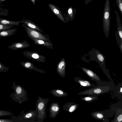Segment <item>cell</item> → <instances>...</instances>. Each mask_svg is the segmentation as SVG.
I'll use <instances>...</instances> for the list:
<instances>
[{
    "label": "cell",
    "instance_id": "1",
    "mask_svg": "<svg viewBox=\"0 0 122 122\" xmlns=\"http://www.w3.org/2000/svg\"><path fill=\"white\" fill-rule=\"evenodd\" d=\"M114 84L111 81H103L97 84V85L90 88L80 92L78 94L80 95H86L98 96L113 91L115 88Z\"/></svg>",
    "mask_w": 122,
    "mask_h": 122
},
{
    "label": "cell",
    "instance_id": "2",
    "mask_svg": "<svg viewBox=\"0 0 122 122\" xmlns=\"http://www.w3.org/2000/svg\"><path fill=\"white\" fill-rule=\"evenodd\" d=\"M11 86L14 92L10 94V97L14 101L20 104L27 101L28 99L27 93L21 86L16 85L15 82L12 83Z\"/></svg>",
    "mask_w": 122,
    "mask_h": 122
},
{
    "label": "cell",
    "instance_id": "3",
    "mask_svg": "<svg viewBox=\"0 0 122 122\" xmlns=\"http://www.w3.org/2000/svg\"><path fill=\"white\" fill-rule=\"evenodd\" d=\"M49 101V99L43 98L39 96L36 101V107L38 111L36 122H43L46 119V106Z\"/></svg>",
    "mask_w": 122,
    "mask_h": 122
},
{
    "label": "cell",
    "instance_id": "4",
    "mask_svg": "<svg viewBox=\"0 0 122 122\" xmlns=\"http://www.w3.org/2000/svg\"><path fill=\"white\" fill-rule=\"evenodd\" d=\"M23 25L26 31L27 36L30 38L41 40L52 44L49 35L46 34L44 35L38 30L31 28L24 24H23Z\"/></svg>",
    "mask_w": 122,
    "mask_h": 122
},
{
    "label": "cell",
    "instance_id": "5",
    "mask_svg": "<svg viewBox=\"0 0 122 122\" xmlns=\"http://www.w3.org/2000/svg\"><path fill=\"white\" fill-rule=\"evenodd\" d=\"M104 12L103 24V30L105 36L106 37L108 38L109 35L111 17L109 0H106Z\"/></svg>",
    "mask_w": 122,
    "mask_h": 122
},
{
    "label": "cell",
    "instance_id": "6",
    "mask_svg": "<svg viewBox=\"0 0 122 122\" xmlns=\"http://www.w3.org/2000/svg\"><path fill=\"white\" fill-rule=\"evenodd\" d=\"M38 111L36 108L35 110H30L19 115L15 119L16 122H36Z\"/></svg>",
    "mask_w": 122,
    "mask_h": 122
},
{
    "label": "cell",
    "instance_id": "7",
    "mask_svg": "<svg viewBox=\"0 0 122 122\" xmlns=\"http://www.w3.org/2000/svg\"><path fill=\"white\" fill-rule=\"evenodd\" d=\"M114 111L110 107V109L105 110L96 111L90 114L93 118L98 120L102 121L104 122H107L108 118L113 116L114 114Z\"/></svg>",
    "mask_w": 122,
    "mask_h": 122
},
{
    "label": "cell",
    "instance_id": "8",
    "mask_svg": "<svg viewBox=\"0 0 122 122\" xmlns=\"http://www.w3.org/2000/svg\"><path fill=\"white\" fill-rule=\"evenodd\" d=\"M114 111V117L111 122H122V102L112 104L110 107Z\"/></svg>",
    "mask_w": 122,
    "mask_h": 122
},
{
    "label": "cell",
    "instance_id": "9",
    "mask_svg": "<svg viewBox=\"0 0 122 122\" xmlns=\"http://www.w3.org/2000/svg\"><path fill=\"white\" fill-rule=\"evenodd\" d=\"M22 53L28 58L38 62H45V56L39 54L37 51H26Z\"/></svg>",
    "mask_w": 122,
    "mask_h": 122
},
{
    "label": "cell",
    "instance_id": "10",
    "mask_svg": "<svg viewBox=\"0 0 122 122\" xmlns=\"http://www.w3.org/2000/svg\"><path fill=\"white\" fill-rule=\"evenodd\" d=\"M80 68L88 76L91 80L95 81L97 84L103 82L99 76L91 70L85 67Z\"/></svg>",
    "mask_w": 122,
    "mask_h": 122
},
{
    "label": "cell",
    "instance_id": "11",
    "mask_svg": "<svg viewBox=\"0 0 122 122\" xmlns=\"http://www.w3.org/2000/svg\"><path fill=\"white\" fill-rule=\"evenodd\" d=\"M66 61L64 58H62L58 62L56 69L57 73L61 77L64 78L66 73Z\"/></svg>",
    "mask_w": 122,
    "mask_h": 122
},
{
    "label": "cell",
    "instance_id": "12",
    "mask_svg": "<svg viewBox=\"0 0 122 122\" xmlns=\"http://www.w3.org/2000/svg\"><path fill=\"white\" fill-rule=\"evenodd\" d=\"M60 108L58 102L52 103L49 108L50 117L51 119L56 117L60 111Z\"/></svg>",
    "mask_w": 122,
    "mask_h": 122
},
{
    "label": "cell",
    "instance_id": "13",
    "mask_svg": "<svg viewBox=\"0 0 122 122\" xmlns=\"http://www.w3.org/2000/svg\"><path fill=\"white\" fill-rule=\"evenodd\" d=\"M30 46V44L28 42L26 41H24L21 42L13 43L9 46L8 48L14 50L24 49Z\"/></svg>",
    "mask_w": 122,
    "mask_h": 122
},
{
    "label": "cell",
    "instance_id": "14",
    "mask_svg": "<svg viewBox=\"0 0 122 122\" xmlns=\"http://www.w3.org/2000/svg\"><path fill=\"white\" fill-rule=\"evenodd\" d=\"M74 79V81L79 85L81 87L85 86L91 88L96 86L94 84L79 77H75Z\"/></svg>",
    "mask_w": 122,
    "mask_h": 122
},
{
    "label": "cell",
    "instance_id": "15",
    "mask_svg": "<svg viewBox=\"0 0 122 122\" xmlns=\"http://www.w3.org/2000/svg\"><path fill=\"white\" fill-rule=\"evenodd\" d=\"M48 6L53 13L61 21L66 23V22L60 10L55 5L51 4Z\"/></svg>",
    "mask_w": 122,
    "mask_h": 122
},
{
    "label": "cell",
    "instance_id": "16",
    "mask_svg": "<svg viewBox=\"0 0 122 122\" xmlns=\"http://www.w3.org/2000/svg\"><path fill=\"white\" fill-rule=\"evenodd\" d=\"M20 63L23 67L25 68L34 70L41 73H45V71L44 70L37 68L34 66L33 64L30 62H21Z\"/></svg>",
    "mask_w": 122,
    "mask_h": 122
},
{
    "label": "cell",
    "instance_id": "17",
    "mask_svg": "<svg viewBox=\"0 0 122 122\" xmlns=\"http://www.w3.org/2000/svg\"><path fill=\"white\" fill-rule=\"evenodd\" d=\"M79 104L72 102L65 103L63 106V109L68 112L72 113L77 108Z\"/></svg>",
    "mask_w": 122,
    "mask_h": 122
},
{
    "label": "cell",
    "instance_id": "18",
    "mask_svg": "<svg viewBox=\"0 0 122 122\" xmlns=\"http://www.w3.org/2000/svg\"><path fill=\"white\" fill-rule=\"evenodd\" d=\"M114 92L111 97L113 98L116 97L119 99H122V83H120L115 87L114 89L113 90Z\"/></svg>",
    "mask_w": 122,
    "mask_h": 122
},
{
    "label": "cell",
    "instance_id": "19",
    "mask_svg": "<svg viewBox=\"0 0 122 122\" xmlns=\"http://www.w3.org/2000/svg\"><path fill=\"white\" fill-rule=\"evenodd\" d=\"M20 23H23L29 27L33 29L36 30L40 32L44 33L45 35L46 34L40 29L38 26L33 22L31 21L28 20H25L20 21Z\"/></svg>",
    "mask_w": 122,
    "mask_h": 122
},
{
    "label": "cell",
    "instance_id": "20",
    "mask_svg": "<svg viewBox=\"0 0 122 122\" xmlns=\"http://www.w3.org/2000/svg\"><path fill=\"white\" fill-rule=\"evenodd\" d=\"M30 39L34 41V43L36 44L43 46L50 49H53V45L52 44L41 40L33 38Z\"/></svg>",
    "mask_w": 122,
    "mask_h": 122
},
{
    "label": "cell",
    "instance_id": "21",
    "mask_svg": "<svg viewBox=\"0 0 122 122\" xmlns=\"http://www.w3.org/2000/svg\"><path fill=\"white\" fill-rule=\"evenodd\" d=\"M50 92L54 96L59 97H65L68 95L67 93L61 89H53Z\"/></svg>",
    "mask_w": 122,
    "mask_h": 122
},
{
    "label": "cell",
    "instance_id": "22",
    "mask_svg": "<svg viewBox=\"0 0 122 122\" xmlns=\"http://www.w3.org/2000/svg\"><path fill=\"white\" fill-rule=\"evenodd\" d=\"M17 29V28H16L0 32V37L10 36L15 35Z\"/></svg>",
    "mask_w": 122,
    "mask_h": 122
},
{
    "label": "cell",
    "instance_id": "23",
    "mask_svg": "<svg viewBox=\"0 0 122 122\" xmlns=\"http://www.w3.org/2000/svg\"><path fill=\"white\" fill-rule=\"evenodd\" d=\"M115 12L117 14V32H118V35L121 39V41L122 42V26L121 25L120 20L117 12L115 10Z\"/></svg>",
    "mask_w": 122,
    "mask_h": 122
},
{
    "label": "cell",
    "instance_id": "24",
    "mask_svg": "<svg viewBox=\"0 0 122 122\" xmlns=\"http://www.w3.org/2000/svg\"><path fill=\"white\" fill-rule=\"evenodd\" d=\"M20 21H10L6 19L0 18V24L13 26L16 25L18 26L19 25Z\"/></svg>",
    "mask_w": 122,
    "mask_h": 122
},
{
    "label": "cell",
    "instance_id": "25",
    "mask_svg": "<svg viewBox=\"0 0 122 122\" xmlns=\"http://www.w3.org/2000/svg\"><path fill=\"white\" fill-rule=\"evenodd\" d=\"M98 96H87L81 98L82 100L88 103H90L98 99Z\"/></svg>",
    "mask_w": 122,
    "mask_h": 122
},
{
    "label": "cell",
    "instance_id": "26",
    "mask_svg": "<svg viewBox=\"0 0 122 122\" xmlns=\"http://www.w3.org/2000/svg\"><path fill=\"white\" fill-rule=\"evenodd\" d=\"M11 25H8L0 24V32L11 29L13 27Z\"/></svg>",
    "mask_w": 122,
    "mask_h": 122
},
{
    "label": "cell",
    "instance_id": "27",
    "mask_svg": "<svg viewBox=\"0 0 122 122\" xmlns=\"http://www.w3.org/2000/svg\"><path fill=\"white\" fill-rule=\"evenodd\" d=\"M96 56L98 60L103 64L105 61L103 55L98 50L96 51Z\"/></svg>",
    "mask_w": 122,
    "mask_h": 122
},
{
    "label": "cell",
    "instance_id": "28",
    "mask_svg": "<svg viewBox=\"0 0 122 122\" xmlns=\"http://www.w3.org/2000/svg\"><path fill=\"white\" fill-rule=\"evenodd\" d=\"M12 114V112L9 111L0 110V117L10 116Z\"/></svg>",
    "mask_w": 122,
    "mask_h": 122
},
{
    "label": "cell",
    "instance_id": "29",
    "mask_svg": "<svg viewBox=\"0 0 122 122\" xmlns=\"http://www.w3.org/2000/svg\"><path fill=\"white\" fill-rule=\"evenodd\" d=\"M9 68L4 65L0 62V72H5L9 70Z\"/></svg>",
    "mask_w": 122,
    "mask_h": 122
},
{
    "label": "cell",
    "instance_id": "30",
    "mask_svg": "<svg viewBox=\"0 0 122 122\" xmlns=\"http://www.w3.org/2000/svg\"><path fill=\"white\" fill-rule=\"evenodd\" d=\"M117 3V4L119 10H120V11L122 14V0H116Z\"/></svg>",
    "mask_w": 122,
    "mask_h": 122
},
{
    "label": "cell",
    "instance_id": "31",
    "mask_svg": "<svg viewBox=\"0 0 122 122\" xmlns=\"http://www.w3.org/2000/svg\"><path fill=\"white\" fill-rule=\"evenodd\" d=\"M0 122H16L15 119H1Z\"/></svg>",
    "mask_w": 122,
    "mask_h": 122
},
{
    "label": "cell",
    "instance_id": "32",
    "mask_svg": "<svg viewBox=\"0 0 122 122\" xmlns=\"http://www.w3.org/2000/svg\"><path fill=\"white\" fill-rule=\"evenodd\" d=\"M68 12L69 15H71L72 13V10L71 8H69L68 9Z\"/></svg>",
    "mask_w": 122,
    "mask_h": 122
},
{
    "label": "cell",
    "instance_id": "33",
    "mask_svg": "<svg viewBox=\"0 0 122 122\" xmlns=\"http://www.w3.org/2000/svg\"><path fill=\"white\" fill-rule=\"evenodd\" d=\"M32 3L33 4L35 5L36 3V0H30Z\"/></svg>",
    "mask_w": 122,
    "mask_h": 122
},
{
    "label": "cell",
    "instance_id": "34",
    "mask_svg": "<svg viewBox=\"0 0 122 122\" xmlns=\"http://www.w3.org/2000/svg\"><path fill=\"white\" fill-rule=\"evenodd\" d=\"M6 0H0V4L2 2Z\"/></svg>",
    "mask_w": 122,
    "mask_h": 122
},
{
    "label": "cell",
    "instance_id": "35",
    "mask_svg": "<svg viewBox=\"0 0 122 122\" xmlns=\"http://www.w3.org/2000/svg\"></svg>",
    "mask_w": 122,
    "mask_h": 122
}]
</instances>
